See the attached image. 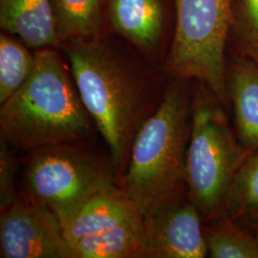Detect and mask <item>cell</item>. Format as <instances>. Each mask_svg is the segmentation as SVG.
Returning <instances> with one entry per match:
<instances>
[{"instance_id":"6da1fadb","label":"cell","mask_w":258,"mask_h":258,"mask_svg":"<svg viewBox=\"0 0 258 258\" xmlns=\"http://www.w3.org/2000/svg\"><path fill=\"white\" fill-rule=\"evenodd\" d=\"M83 104L110 149L114 165L128 163L139 129L151 116L159 87L150 61L120 37L107 34L60 46Z\"/></svg>"},{"instance_id":"7a4b0ae2","label":"cell","mask_w":258,"mask_h":258,"mask_svg":"<svg viewBox=\"0 0 258 258\" xmlns=\"http://www.w3.org/2000/svg\"><path fill=\"white\" fill-rule=\"evenodd\" d=\"M188 81L174 79L133 141L122 190L142 217L180 203L186 184L191 103Z\"/></svg>"},{"instance_id":"3957f363","label":"cell","mask_w":258,"mask_h":258,"mask_svg":"<svg viewBox=\"0 0 258 258\" xmlns=\"http://www.w3.org/2000/svg\"><path fill=\"white\" fill-rule=\"evenodd\" d=\"M60 49L35 51L33 72L1 104V140L20 149L65 145L84 136L90 118Z\"/></svg>"},{"instance_id":"277c9868","label":"cell","mask_w":258,"mask_h":258,"mask_svg":"<svg viewBox=\"0 0 258 258\" xmlns=\"http://www.w3.org/2000/svg\"><path fill=\"white\" fill-rule=\"evenodd\" d=\"M194 91L186 151V184L190 202L206 217L223 212L233 182L249 151L234 137L227 117L202 83Z\"/></svg>"},{"instance_id":"5b68a950","label":"cell","mask_w":258,"mask_h":258,"mask_svg":"<svg viewBox=\"0 0 258 258\" xmlns=\"http://www.w3.org/2000/svg\"><path fill=\"white\" fill-rule=\"evenodd\" d=\"M231 0H175V26L164 61L173 79L197 81L226 101Z\"/></svg>"},{"instance_id":"8992f818","label":"cell","mask_w":258,"mask_h":258,"mask_svg":"<svg viewBox=\"0 0 258 258\" xmlns=\"http://www.w3.org/2000/svg\"><path fill=\"white\" fill-rule=\"evenodd\" d=\"M26 186L28 195L60 222L90 197L115 185L110 169L99 159L58 145L37 149L26 168Z\"/></svg>"},{"instance_id":"52a82bcc","label":"cell","mask_w":258,"mask_h":258,"mask_svg":"<svg viewBox=\"0 0 258 258\" xmlns=\"http://www.w3.org/2000/svg\"><path fill=\"white\" fill-rule=\"evenodd\" d=\"M0 252L4 258H74L57 216L29 195L1 211Z\"/></svg>"},{"instance_id":"ba28073f","label":"cell","mask_w":258,"mask_h":258,"mask_svg":"<svg viewBox=\"0 0 258 258\" xmlns=\"http://www.w3.org/2000/svg\"><path fill=\"white\" fill-rule=\"evenodd\" d=\"M104 8L109 34L150 62L166 59L174 33L175 0H104Z\"/></svg>"},{"instance_id":"9c48e42d","label":"cell","mask_w":258,"mask_h":258,"mask_svg":"<svg viewBox=\"0 0 258 258\" xmlns=\"http://www.w3.org/2000/svg\"><path fill=\"white\" fill-rule=\"evenodd\" d=\"M201 215L194 203L180 202L144 217L143 257H206Z\"/></svg>"},{"instance_id":"30bf717a","label":"cell","mask_w":258,"mask_h":258,"mask_svg":"<svg viewBox=\"0 0 258 258\" xmlns=\"http://www.w3.org/2000/svg\"><path fill=\"white\" fill-rule=\"evenodd\" d=\"M140 217L142 215L122 188L114 186L90 197L60 221V225L69 245Z\"/></svg>"},{"instance_id":"8fae6325","label":"cell","mask_w":258,"mask_h":258,"mask_svg":"<svg viewBox=\"0 0 258 258\" xmlns=\"http://www.w3.org/2000/svg\"><path fill=\"white\" fill-rule=\"evenodd\" d=\"M0 28L32 50L60 49L50 0H0Z\"/></svg>"},{"instance_id":"7c38bea8","label":"cell","mask_w":258,"mask_h":258,"mask_svg":"<svg viewBox=\"0 0 258 258\" xmlns=\"http://www.w3.org/2000/svg\"><path fill=\"white\" fill-rule=\"evenodd\" d=\"M230 93L238 140L249 152H258V65L246 56L231 65Z\"/></svg>"},{"instance_id":"4fadbf2b","label":"cell","mask_w":258,"mask_h":258,"mask_svg":"<svg viewBox=\"0 0 258 258\" xmlns=\"http://www.w3.org/2000/svg\"><path fill=\"white\" fill-rule=\"evenodd\" d=\"M55 34L60 46L108 33L104 0H50Z\"/></svg>"},{"instance_id":"5bb4252c","label":"cell","mask_w":258,"mask_h":258,"mask_svg":"<svg viewBox=\"0 0 258 258\" xmlns=\"http://www.w3.org/2000/svg\"><path fill=\"white\" fill-rule=\"evenodd\" d=\"M144 221L140 217L69 244L74 258L143 257Z\"/></svg>"},{"instance_id":"9a60e30c","label":"cell","mask_w":258,"mask_h":258,"mask_svg":"<svg viewBox=\"0 0 258 258\" xmlns=\"http://www.w3.org/2000/svg\"><path fill=\"white\" fill-rule=\"evenodd\" d=\"M226 216L258 231V152H249L233 179L224 210Z\"/></svg>"},{"instance_id":"2e32d148","label":"cell","mask_w":258,"mask_h":258,"mask_svg":"<svg viewBox=\"0 0 258 258\" xmlns=\"http://www.w3.org/2000/svg\"><path fill=\"white\" fill-rule=\"evenodd\" d=\"M35 66V53L18 37L0 34V103L26 83Z\"/></svg>"},{"instance_id":"e0dca14e","label":"cell","mask_w":258,"mask_h":258,"mask_svg":"<svg viewBox=\"0 0 258 258\" xmlns=\"http://www.w3.org/2000/svg\"><path fill=\"white\" fill-rule=\"evenodd\" d=\"M208 254L212 258H258V238L225 216L205 231Z\"/></svg>"},{"instance_id":"ac0fdd59","label":"cell","mask_w":258,"mask_h":258,"mask_svg":"<svg viewBox=\"0 0 258 258\" xmlns=\"http://www.w3.org/2000/svg\"><path fill=\"white\" fill-rule=\"evenodd\" d=\"M230 37L242 55L258 65V0H231Z\"/></svg>"},{"instance_id":"d6986e66","label":"cell","mask_w":258,"mask_h":258,"mask_svg":"<svg viewBox=\"0 0 258 258\" xmlns=\"http://www.w3.org/2000/svg\"><path fill=\"white\" fill-rule=\"evenodd\" d=\"M16 163L11 156L6 143L1 140L0 148V207L7 209L18 198L15 190Z\"/></svg>"}]
</instances>
